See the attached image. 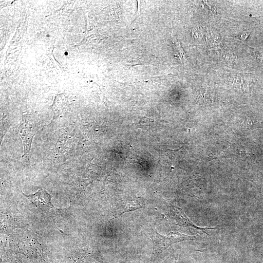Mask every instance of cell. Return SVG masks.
<instances>
[{
  "label": "cell",
  "instance_id": "cell-1",
  "mask_svg": "<svg viewBox=\"0 0 263 263\" xmlns=\"http://www.w3.org/2000/svg\"><path fill=\"white\" fill-rule=\"evenodd\" d=\"M150 238L153 242L151 260L154 262L162 252L172 244L192 240L193 236H188L179 232L171 233L168 236H164L160 235L156 230L152 229L150 232Z\"/></svg>",
  "mask_w": 263,
  "mask_h": 263
},
{
  "label": "cell",
  "instance_id": "cell-2",
  "mask_svg": "<svg viewBox=\"0 0 263 263\" xmlns=\"http://www.w3.org/2000/svg\"><path fill=\"white\" fill-rule=\"evenodd\" d=\"M17 131L22 140L24 156L28 158L33 138L38 131L37 126L33 119L25 117L18 125Z\"/></svg>",
  "mask_w": 263,
  "mask_h": 263
},
{
  "label": "cell",
  "instance_id": "cell-3",
  "mask_svg": "<svg viewBox=\"0 0 263 263\" xmlns=\"http://www.w3.org/2000/svg\"><path fill=\"white\" fill-rule=\"evenodd\" d=\"M25 196L38 207L43 205H51L50 194L43 189H39L33 194Z\"/></svg>",
  "mask_w": 263,
  "mask_h": 263
},
{
  "label": "cell",
  "instance_id": "cell-4",
  "mask_svg": "<svg viewBox=\"0 0 263 263\" xmlns=\"http://www.w3.org/2000/svg\"><path fill=\"white\" fill-rule=\"evenodd\" d=\"M75 263H103L101 261L93 258L92 256L85 255L78 258Z\"/></svg>",
  "mask_w": 263,
  "mask_h": 263
}]
</instances>
